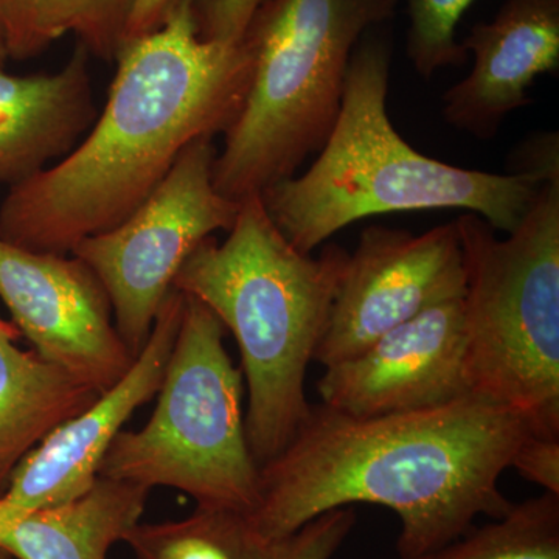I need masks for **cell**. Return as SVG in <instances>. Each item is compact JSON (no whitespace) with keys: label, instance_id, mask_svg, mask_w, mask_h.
I'll list each match as a JSON object with an SVG mask.
<instances>
[{"label":"cell","instance_id":"obj_1","mask_svg":"<svg viewBox=\"0 0 559 559\" xmlns=\"http://www.w3.org/2000/svg\"><path fill=\"white\" fill-rule=\"evenodd\" d=\"M530 433L516 412L474 393L377 417L311 404L285 450L260 466L250 535L272 543L326 511L373 503L400 518L399 559L423 557L511 509L499 480Z\"/></svg>","mask_w":559,"mask_h":559},{"label":"cell","instance_id":"obj_2","mask_svg":"<svg viewBox=\"0 0 559 559\" xmlns=\"http://www.w3.org/2000/svg\"><path fill=\"white\" fill-rule=\"evenodd\" d=\"M193 0H176L164 24L117 51L108 100L68 156L10 187L0 238L69 255L123 223L156 190L180 153L224 134L242 108L252 58L238 44L201 39Z\"/></svg>","mask_w":559,"mask_h":559},{"label":"cell","instance_id":"obj_3","mask_svg":"<svg viewBox=\"0 0 559 559\" xmlns=\"http://www.w3.org/2000/svg\"><path fill=\"white\" fill-rule=\"evenodd\" d=\"M378 28L349 58L340 116L318 159L261 191L275 226L304 253L360 219L419 210H468L511 234L551 175L468 170L418 153L389 119L392 44Z\"/></svg>","mask_w":559,"mask_h":559},{"label":"cell","instance_id":"obj_4","mask_svg":"<svg viewBox=\"0 0 559 559\" xmlns=\"http://www.w3.org/2000/svg\"><path fill=\"white\" fill-rule=\"evenodd\" d=\"M349 252L330 242L319 257L278 230L260 194L241 201L229 237L191 252L173 289L201 301L229 330L248 388L246 432L259 465L285 450L311 403L308 367L325 334Z\"/></svg>","mask_w":559,"mask_h":559},{"label":"cell","instance_id":"obj_5","mask_svg":"<svg viewBox=\"0 0 559 559\" xmlns=\"http://www.w3.org/2000/svg\"><path fill=\"white\" fill-rule=\"evenodd\" d=\"M401 0H266L246 31L252 76L224 132L213 183L241 202L322 150L340 116L353 51Z\"/></svg>","mask_w":559,"mask_h":559},{"label":"cell","instance_id":"obj_6","mask_svg":"<svg viewBox=\"0 0 559 559\" xmlns=\"http://www.w3.org/2000/svg\"><path fill=\"white\" fill-rule=\"evenodd\" d=\"M455 224L469 392L516 412L533 436L559 439V173L503 240L476 213Z\"/></svg>","mask_w":559,"mask_h":559},{"label":"cell","instance_id":"obj_7","mask_svg":"<svg viewBox=\"0 0 559 559\" xmlns=\"http://www.w3.org/2000/svg\"><path fill=\"white\" fill-rule=\"evenodd\" d=\"M226 329L186 296L157 404L139 430H121L98 476L186 492L197 507L248 516L260 465L246 432L245 378L224 347Z\"/></svg>","mask_w":559,"mask_h":559},{"label":"cell","instance_id":"obj_8","mask_svg":"<svg viewBox=\"0 0 559 559\" xmlns=\"http://www.w3.org/2000/svg\"><path fill=\"white\" fill-rule=\"evenodd\" d=\"M213 139L190 143L123 223L72 250L100 278L116 329L135 358L191 252L215 231H229L240 212L241 202L223 197L213 183Z\"/></svg>","mask_w":559,"mask_h":559},{"label":"cell","instance_id":"obj_9","mask_svg":"<svg viewBox=\"0 0 559 559\" xmlns=\"http://www.w3.org/2000/svg\"><path fill=\"white\" fill-rule=\"evenodd\" d=\"M465 296V266L455 219L425 234L369 226L349 253L314 360L355 358L382 334L423 311Z\"/></svg>","mask_w":559,"mask_h":559},{"label":"cell","instance_id":"obj_10","mask_svg":"<svg viewBox=\"0 0 559 559\" xmlns=\"http://www.w3.org/2000/svg\"><path fill=\"white\" fill-rule=\"evenodd\" d=\"M0 300L38 355L97 392L117 384L135 360L100 278L72 253L35 252L0 238Z\"/></svg>","mask_w":559,"mask_h":559},{"label":"cell","instance_id":"obj_11","mask_svg":"<svg viewBox=\"0 0 559 559\" xmlns=\"http://www.w3.org/2000/svg\"><path fill=\"white\" fill-rule=\"evenodd\" d=\"M322 404L353 417L429 409L469 395L463 297L382 334L355 358L325 367Z\"/></svg>","mask_w":559,"mask_h":559},{"label":"cell","instance_id":"obj_12","mask_svg":"<svg viewBox=\"0 0 559 559\" xmlns=\"http://www.w3.org/2000/svg\"><path fill=\"white\" fill-rule=\"evenodd\" d=\"M186 296L171 289L165 297L142 352L112 388L76 417L68 419L28 452L0 496L13 511L61 506L90 491L106 452L128 419L159 392L173 344L178 336Z\"/></svg>","mask_w":559,"mask_h":559},{"label":"cell","instance_id":"obj_13","mask_svg":"<svg viewBox=\"0 0 559 559\" xmlns=\"http://www.w3.org/2000/svg\"><path fill=\"white\" fill-rule=\"evenodd\" d=\"M460 44L473 69L444 92L441 116L473 138L495 139L510 114L530 105L535 80L558 72L559 0H507Z\"/></svg>","mask_w":559,"mask_h":559},{"label":"cell","instance_id":"obj_14","mask_svg":"<svg viewBox=\"0 0 559 559\" xmlns=\"http://www.w3.org/2000/svg\"><path fill=\"white\" fill-rule=\"evenodd\" d=\"M90 51L55 73L13 75L0 64V183L17 186L79 145L98 116Z\"/></svg>","mask_w":559,"mask_h":559},{"label":"cell","instance_id":"obj_15","mask_svg":"<svg viewBox=\"0 0 559 559\" xmlns=\"http://www.w3.org/2000/svg\"><path fill=\"white\" fill-rule=\"evenodd\" d=\"M151 489L98 477L80 498L35 511L0 500V550L11 559H108L139 524Z\"/></svg>","mask_w":559,"mask_h":559},{"label":"cell","instance_id":"obj_16","mask_svg":"<svg viewBox=\"0 0 559 559\" xmlns=\"http://www.w3.org/2000/svg\"><path fill=\"white\" fill-rule=\"evenodd\" d=\"M20 336L0 318V496L28 452L100 395L35 349H22Z\"/></svg>","mask_w":559,"mask_h":559},{"label":"cell","instance_id":"obj_17","mask_svg":"<svg viewBox=\"0 0 559 559\" xmlns=\"http://www.w3.org/2000/svg\"><path fill=\"white\" fill-rule=\"evenodd\" d=\"M134 0H0L9 60L25 61L73 35L90 55L114 61L127 39Z\"/></svg>","mask_w":559,"mask_h":559},{"label":"cell","instance_id":"obj_18","mask_svg":"<svg viewBox=\"0 0 559 559\" xmlns=\"http://www.w3.org/2000/svg\"><path fill=\"white\" fill-rule=\"evenodd\" d=\"M123 543L135 559H253L257 551L245 514L209 507L183 520L139 522Z\"/></svg>","mask_w":559,"mask_h":559},{"label":"cell","instance_id":"obj_19","mask_svg":"<svg viewBox=\"0 0 559 559\" xmlns=\"http://www.w3.org/2000/svg\"><path fill=\"white\" fill-rule=\"evenodd\" d=\"M415 559H559V496L513 503L499 520Z\"/></svg>","mask_w":559,"mask_h":559},{"label":"cell","instance_id":"obj_20","mask_svg":"<svg viewBox=\"0 0 559 559\" xmlns=\"http://www.w3.org/2000/svg\"><path fill=\"white\" fill-rule=\"evenodd\" d=\"M409 14L407 57L417 75L430 80L440 69L465 64L457 27L474 0H404Z\"/></svg>","mask_w":559,"mask_h":559},{"label":"cell","instance_id":"obj_21","mask_svg":"<svg viewBox=\"0 0 559 559\" xmlns=\"http://www.w3.org/2000/svg\"><path fill=\"white\" fill-rule=\"evenodd\" d=\"M352 507L326 511L285 538L257 543L253 559H333L355 528Z\"/></svg>","mask_w":559,"mask_h":559},{"label":"cell","instance_id":"obj_22","mask_svg":"<svg viewBox=\"0 0 559 559\" xmlns=\"http://www.w3.org/2000/svg\"><path fill=\"white\" fill-rule=\"evenodd\" d=\"M266 0H193V16L201 39L238 44L250 21Z\"/></svg>","mask_w":559,"mask_h":559},{"label":"cell","instance_id":"obj_23","mask_svg":"<svg viewBox=\"0 0 559 559\" xmlns=\"http://www.w3.org/2000/svg\"><path fill=\"white\" fill-rule=\"evenodd\" d=\"M511 468L544 491L559 496V439L530 433L518 448Z\"/></svg>","mask_w":559,"mask_h":559},{"label":"cell","instance_id":"obj_24","mask_svg":"<svg viewBox=\"0 0 559 559\" xmlns=\"http://www.w3.org/2000/svg\"><path fill=\"white\" fill-rule=\"evenodd\" d=\"M175 2L176 0H134L128 21L127 39L139 38L157 31Z\"/></svg>","mask_w":559,"mask_h":559},{"label":"cell","instance_id":"obj_25","mask_svg":"<svg viewBox=\"0 0 559 559\" xmlns=\"http://www.w3.org/2000/svg\"><path fill=\"white\" fill-rule=\"evenodd\" d=\"M7 61H9V57H7L5 44H3L2 28H0V64L5 66Z\"/></svg>","mask_w":559,"mask_h":559},{"label":"cell","instance_id":"obj_26","mask_svg":"<svg viewBox=\"0 0 559 559\" xmlns=\"http://www.w3.org/2000/svg\"><path fill=\"white\" fill-rule=\"evenodd\" d=\"M0 559H11L9 555L5 554V551L0 550Z\"/></svg>","mask_w":559,"mask_h":559}]
</instances>
